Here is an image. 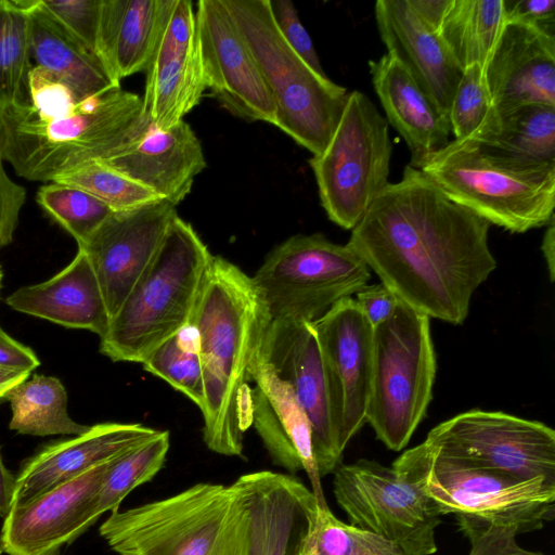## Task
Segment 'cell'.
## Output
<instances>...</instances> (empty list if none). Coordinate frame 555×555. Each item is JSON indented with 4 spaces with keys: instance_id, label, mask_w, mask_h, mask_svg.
Here are the masks:
<instances>
[{
    "instance_id": "8fae6325",
    "label": "cell",
    "mask_w": 555,
    "mask_h": 555,
    "mask_svg": "<svg viewBox=\"0 0 555 555\" xmlns=\"http://www.w3.org/2000/svg\"><path fill=\"white\" fill-rule=\"evenodd\" d=\"M420 444L424 489L441 516L453 514L517 534L553 520L555 482L474 466L439 453L426 440Z\"/></svg>"
},
{
    "instance_id": "5bb4252c",
    "label": "cell",
    "mask_w": 555,
    "mask_h": 555,
    "mask_svg": "<svg viewBox=\"0 0 555 555\" xmlns=\"http://www.w3.org/2000/svg\"><path fill=\"white\" fill-rule=\"evenodd\" d=\"M312 324L326 375L337 446L343 453L366 423L373 326L351 297L337 301Z\"/></svg>"
},
{
    "instance_id": "7402d4cb",
    "label": "cell",
    "mask_w": 555,
    "mask_h": 555,
    "mask_svg": "<svg viewBox=\"0 0 555 555\" xmlns=\"http://www.w3.org/2000/svg\"><path fill=\"white\" fill-rule=\"evenodd\" d=\"M485 74L500 117L530 103L555 106V37L505 22Z\"/></svg>"
},
{
    "instance_id": "e0dca14e",
    "label": "cell",
    "mask_w": 555,
    "mask_h": 555,
    "mask_svg": "<svg viewBox=\"0 0 555 555\" xmlns=\"http://www.w3.org/2000/svg\"><path fill=\"white\" fill-rule=\"evenodd\" d=\"M165 198L113 211L80 246L100 283L111 319L155 258L177 216Z\"/></svg>"
},
{
    "instance_id": "603a6c76",
    "label": "cell",
    "mask_w": 555,
    "mask_h": 555,
    "mask_svg": "<svg viewBox=\"0 0 555 555\" xmlns=\"http://www.w3.org/2000/svg\"><path fill=\"white\" fill-rule=\"evenodd\" d=\"M374 12L387 53L404 66L420 88L449 117L463 69L442 40L408 0H378Z\"/></svg>"
},
{
    "instance_id": "8d00e7d4",
    "label": "cell",
    "mask_w": 555,
    "mask_h": 555,
    "mask_svg": "<svg viewBox=\"0 0 555 555\" xmlns=\"http://www.w3.org/2000/svg\"><path fill=\"white\" fill-rule=\"evenodd\" d=\"M141 364L146 372L167 382L199 409L203 406L204 383L198 343L190 324L155 348Z\"/></svg>"
},
{
    "instance_id": "f546056e",
    "label": "cell",
    "mask_w": 555,
    "mask_h": 555,
    "mask_svg": "<svg viewBox=\"0 0 555 555\" xmlns=\"http://www.w3.org/2000/svg\"><path fill=\"white\" fill-rule=\"evenodd\" d=\"M28 16L34 66L55 74L83 99L120 88L100 60L48 14L39 5V0H30Z\"/></svg>"
},
{
    "instance_id": "5b68a950",
    "label": "cell",
    "mask_w": 555,
    "mask_h": 555,
    "mask_svg": "<svg viewBox=\"0 0 555 555\" xmlns=\"http://www.w3.org/2000/svg\"><path fill=\"white\" fill-rule=\"evenodd\" d=\"M0 109L4 160L18 177L40 182L109 157L149 121L142 98L121 88L82 100L72 113L55 119L37 118L23 105Z\"/></svg>"
},
{
    "instance_id": "681fc988",
    "label": "cell",
    "mask_w": 555,
    "mask_h": 555,
    "mask_svg": "<svg viewBox=\"0 0 555 555\" xmlns=\"http://www.w3.org/2000/svg\"><path fill=\"white\" fill-rule=\"evenodd\" d=\"M546 231L543 235L541 250L546 262L550 281L555 279V218L553 217L546 224Z\"/></svg>"
},
{
    "instance_id": "ab89813d",
    "label": "cell",
    "mask_w": 555,
    "mask_h": 555,
    "mask_svg": "<svg viewBox=\"0 0 555 555\" xmlns=\"http://www.w3.org/2000/svg\"><path fill=\"white\" fill-rule=\"evenodd\" d=\"M83 99L65 80L38 66L28 76L25 109L40 119H55L72 113Z\"/></svg>"
},
{
    "instance_id": "3957f363",
    "label": "cell",
    "mask_w": 555,
    "mask_h": 555,
    "mask_svg": "<svg viewBox=\"0 0 555 555\" xmlns=\"http://www.w3.org/2000/svg\"><path fill=\"white\" fill-rule=\"evenodd\" d=\"M100 534L118 555H254L249 513L234 482H201L118 508Z\"/></svg>"
},
{
    "instance_id": "7a4b0ae2",
    "label": "cell",
    "mask_w": 555,
    "mask_h": 555,
    "mask_svg": "<svg viewBox=\"0 0 555 555\" xmlns=\"http://www.w3.org/2000/svg\"><path fill=\"white\" fill-rule=\"evenodd\" d=\"M271 321L253 276L214 256L190 325L203 373V440L215 453L243 454L244 433L251 424L244 393Z\"/></svg>"
},
{
    "instance_id": "6da1fadb",
    "label": "cell",
    "mask_w": 555,
    "mask_h": 555,
    "mask_svg": "<svg viewBox=\"0 0 555 555\" xmlns=\"http://www.w3.org/2000/svg\"><path fill=\"white\" fill-rule=\"evenodd\" d=\"M490 225L408 165L351 230L347 245L398 299L460 325L474 293L496 268Z\"/></svg>"
},
{
    "instance_id": "d590c367",
    "label": "cell",
    "mask_w": 555,
    "mask_h": 555,
    "mask_svg": "<svg viewBox=\"0 0 555 555\" xmlns=\"http://www.w3.org/2000/svg\"><path fill=\"white\" fill-rule=\"evenodd\" d=\"M493 143L519 156L555 163V106L530 103L507 111Z\"/></svg>"
},
{
    "instance_id": "d6a6232c",
    "label": "cell",
    "mask_w": 555,
    "mask_h": 555,
    "mask_svg": "<svg viewBox=\"0 0 555 555\" xmlns=\"http://www.w3.org/2000/svg\"><path fill=\"white\" fill-rule=\"evenodd\" d=\"M169 446V431L157 430L141 444L115 457L96 494L99 516L118 509L133 489L151 480L163 467Z\"/></svg>"
},
{
    "instance_id": "ba28073f",
    "label": "cell",
    "mask_w": 555,
    "mask_h": 555,
    "mask_svg": "<svg viewBox=\"0 0 555 555\" xmlns=\"http://www.w3.org/2000/svg\"><path fill=\"white\" fill-rule=\"evenodd\" d=\"M333 473L334 496L349 525L391 542L403 555L437 552L436 530L442 520L424 489L420 444L391 466L360 459L340 463Z\"/></svg>"
},
{
    "instance_id": "7dc6e473",
    "label": "cell",
    "mask_w": 555,
    "mask_h": 555,
    "mask_svg": "<svg viewBox=\"0 0 555 555\" xmlns=\"http://www.w3.org/2000/svg\"><path fill=\"white\" fill-rule=\"evenodd\" d=\"M40 365L35 351L9 336L0 327V367L31 372Z\"/></svg>"
},
{
    "instance_id": "83f0119b",
    "label": "cell",
    "mask_w": 555,
    "mask_h": 555,
    "mask_svg": "<svg viewBox=\"0 0 555 555\" xmlns=\"http://www.w3.org/2000/svg\"><path fill=\"white\" fill-rule=\"evenodd\" d=\"M166 0H101L96 55L112 80L146 69Z\"/></svg>"
},
{
    "instance_id": "9c48e42d",
    "label": "cell",
    "mask_w": 555,
    "mask_h": 555,
    "mask_svg": "<svg viewBox=\"0 0 555 555\" xmlns=\"http://www.w3.org/2000/svg\"><path fill=\"white\" fill-rule=\"evenodd\" d=\"M429 325L426 314L399 299L393 315L373 327L365 422L392 451L408 446L433 397L437 366Z\"/></svg>"
},
{
    "instance_id": "8992f818",
    "label": "cell",
    "mask_w": 555,
    "mask_h": 555,
    "mask_svg": "<svg viewBox=\"0 0 555 555\" xmlns=\"http://www.w3.org/2000/svg\"><path fill=\"white\" fill-rule=\"evenodd\" d=\"M207 245L178 215L135 286L100 338V352L114 362L142 363L193 317L211 260Z\"/></svg>"
},
{
    "instance_id": "7bdbcfd3",
    "label": "cell",
    "mask_w": 555,
    "mask_h": 555,
    "mask_svg": "<svg viewBox=\"0 0 555 555\" xmlns=\"http://www.w3.org/2000/svg\"><path fill=\"white\" fill-rule=\"evenodd\" d=\"M270 10L280 34L293 51L315 73H324L312 39L299 20L291 0H269Z\"/></svg>"
},
{
    "instance_id": "52a82bcc",
    "label": "cell",
    "mask_w": 555,
    "mask_h": 555,
    "mask_svg": "<svg viewBox=\"0 0 555 555\" xmlns=\"http://www.w3.org/2000/svg\"><path fill=\"white\" fill-rule=\"evenodd\" d=\"M276 109L275 126L312 155L330 142L349 91L309 67L286 43L269 0H224Z\"/></svg>"
},
{
    "instance_id": "277c9868",
    "label": "cell",
    "mask_w": 555,
    "mask_h": 555,
    "mask_svg": "<svg viewBox=\"0 0 555 555\" xmlns=\"http://www.w3.org/2000/svg\"><path fill=\"white\" fill-rule=\"evenodd\" d=\"M420 170L452 201L512 233L546 225L554 217L555 163L495 143L453 139Z\"/></svg>"
},
{
    "instance_id": "ffe728a7",
    "label": "cell",
    "mask_w": 555,
    "mask_h": 555,
    "mask_svg": "<svg viewBox=\"0 0 555 555\" xmlns=\"http://www.w3.org/2000/svg\"><path fill=\"white\" fill-rule=\"evenodd\" d=\"M250 392L251 423L272 462L295 474L304 470L321 506H327L318 470L310 421L289 385L259 357Z\"/></svg>"
},
{
    "instance_id": "c3c4849f",
    "label": "cell",
    "mask_w": 555,
    "mask_h": 555,
    "mask_svg": "<svg viewBox=\"0 0 555 555\" xmlns=\"http://www.w3.org/2000/svg\"><path fill=\"white\" fill-rule=\"evenodd\" d=\"M15 490L16 476L5 467L0 452V517L3 519L13 506Z\"/></svg>"
},
{
    "instance_id": "f907efd6",
    "label": "cell",
    "mask_w": 555,
    "mask_h": 555,
    "mask_svg": "<svg viewBox=\"0 0 555 555\" xmlns=\"http://www.w3.org/2000/svg\"><path fill=\"white\" fill-rule=\"evenodd\" d=\"M29 374L30 372L0 367V399L7 398L13 388L28 379Z\"/></svg>"
},
{
    "instance_id": "30bf717a",
    "label": "cell",
    "mask_w": 555,
    "mask_h": 555,
    "mask_svg": "<svg viewBox=\"0 0 555 555\" xmlns=\"http://www.w3.org/2000/svg\"><path fill=\"white\" fill-rule=\"evenodd\" d=\"M392 144L389 124L369 96H349L324 151L310 167L328 219L352 230L388 182Z\"/></svg>"
},
{
    "instance_id": "74e56055",
    "label": "cell",
    "mask_w": 555,
    "mask_h": 555,
    "mask_svg": "<svg viewBox=\"0 0 555 555\" xmlns=\"http://www.w3.org/2000/svg\"><path fill=\"white\" fill-rule=\"evenodd\" d=\"M51 182L80 189L113 211L129 210L162 198L101 160H90L72 168L56 176Z\"/></svg>"
},
{
    "instance_id": "60d3db41",
    "label": "cell",
    "mask_w": 555,
    "mask_h": 555,
    "mask_svg": "<svg viewBox=\"0 0 555 555\" xmlns=\"http://www.w3.org/2000/svg\"><path fill=\"white\" fill-rule=\"evenodd\" d=\"M39 5L98 57L101 0H39Z\"/></svg>"
},
{
    "instance_id": "2e32d148",
    "label": "cell",
    "mask_w": 555,
    "mask_h": 555,
    "mask_svg": "<svg viewBox=\"0 0 555 555\" xmlns=\"http://www.w3.org/2000/svg\"><path fill=\"white\" fill-rule=\"evenodd\" d=\"M145 73L142 112L155 127L175 126L199 103L206 87L192 1L166 0Z\"/></svg>"
},
{
    "instance_id": "ac0fdd59",
    "label": "cell",
    "mask_w": 555,
    "mask_h": 555,
    "mask_svg": "<svg viewBox=\"0 0 555 555\" xmlns=\"http://www.w3.org/2000/svg\"><path fill=\"white\" fill-rule=\"evenodd\" d=\"M259 358L286 382L305 410L320 477L340 464L330 392L319 341L312 322L275 319L264 334Z\"/></svg>"
},
{
    "instance_id": "f5cc1de1",
    "label": "cell",
    "mask_w": 555,
    "mask_h": 555,
    "mask_svg": "<svg viewBox=\"0 0 555 555\" xmlns=\"http://www.w3.org/2000/svg\"><path fill=\"white\" fill-rule=\"evenodd\" d=\"M2 278H3V273H2V270H1V267H0V288H1V285H2Z\"/></svg>"
},
{
    "instance_id": "816d5d0a",
    "label": "cell",
    "mask_w": 555,
    "mask_h": 555,
    "mask_svg": "<svg viewBox=\"0 0 555 555\" xmlns=\"http://www.w3.org/2000/svg\"><path fill=\"white\" fill-rule=\"evenodd\" d=\"M301 542H302V541H301ZM295 555H311V554H309L308 552H306V551L301 547V543H300V545H299V547H298V550H297V552H296V554H295Z\"/></svg>"
},
{
    "instance_id": "ee69618b",
    "label": "cell",
    "mask_w": 555,
    "mask_h": 555,
    "mask_svg": "<svg viewBox=\"0 0 555 555\" xmlns=\"http://www.w3.org/2000/svg\"><path fill=\"white\" fill-rule=\"evenodd\" d=\"M4 162V131L0 109V250L12 243L27 197L26 189L7 173Z\"/></svg>"
},
{
    "instance_id": "f1b7e54d",
    "label": "cell",
    "mask_w": 555,
    "mask_h": 555,
    "mask_svg": "<svg viewBox=\"0 0 555 555\" xmlns=\"http://www.w3.org/2000/svg\"><path fill=\"white\" fill-rule=\"evenodd\" d=\"M464 70L485 66L505 25L503 0H408Z\"/></svg>"
},
{
    "instance_id": "db71d44e",
    "label": "cell",
    "mask_w": 555,
    "mask_h": 555,
    "mask_svg": "<svg viewBox=\"0 0 555 555\" xmlns=\"http://www.w3.org/2000/svg\"><path fill=\"white\" fill-rule=\"evenodd\" d=\"M2 552H3V551H2V547H1V544H0V555L2 554Z\"/></svg>"
},
{
    "instance_id": "bcb514c9",
    "label": "cell",
    "mask_w": 555,
    "mask_h": 555,
    "mask_svg": "<svg viewBox=\"0 0 555 555\" xmlns=\"http://www.w3.org/2000/svg\"><path fill=\"white\" fill-rule=\"evenodd\" d=\"M356 302L373 327L388 321L395 313L399 299L383 283L364 285L356 293Z\"/></svg>"
},
{
    "instance_id": "9a60e30c",
    "label": "cell",
    "mask_w": 555,
    "mask_h": 555,
    "mask_svg": "<svg viewBox=\"0 0 555 555\" xmlns=\"http://www.w3.org/2000/svg\"><path fill=\"white\" fill-rule=\"evenodd\" d=\"M195 5L206 89L235 116L275 126L274 102L224 0H201Z\"/></svg>"
},
{
    "instance_id": "7c38bea8",
    "label": "cell",
    "mask_w": 555,
    "mask_h": 555,
    "mask_svg": "<svg viewBox=\"0 0 555 555\" xmlns=\"http://www.w3.org/2000/svg\"><path fill=\"white\" fill-rule=\"evenodd\" d=\"M371 279L369 267L346 244L321 233L296 234L275 246L253 280L272 320L314 322Z\"/></svg>"
},
{
    "instance_id": "4dcf8cb0",
    "label": "cell",
    "mask_w": 555,
    "mask_h": 555,
    "mask_svg": "<svg viewBox=\"0 0 555 555\" xmlns=\"http://www.w3.org/2000/svg\"><path fill=\"white\" fill-rule=\"evenodd\" d=\"M12 418L9 428L22 435L53 436L82 435L90 426L70 418L67 412V392L55 377L35 375L7 396Z\"/></svg>"
},
{
    "instance_id": "d6986e66",
    "label": "cell",
    "mask_w": 555,
    "mask_h": 555,
    "mask_svg": "<svg viewBox=\"0 0 555 555\" xmlns=\"http://www.w3.org/2000/svg\"><path fill=\"white\" fill-rule=\"evenodd\" d=\"M114 459L13 506L0 535L2 551L8 555H55L80 537L100 517L96 494Z\"/></svg>"
},
{
    "instance_id": "44dd1931",
    "label": "cell",
    "mask_w": 555,
    "mask_h": 555,
    "mask_svg": "<svg viewBox=\"0 0 555 555\" xmlns=\"http://www.w3.org/2000/svg\"><path fill=\"white\" fill-rule=\"evenodd\" d=\"M104 164L177 206L206 167L203 147L184 120L168 129L149 121Z\"/></svg>"
},
{
    "instance_id": "b9f144b4",
    "label": "cell",
    "mask_w": 555,
    "mask_h": 555,
    "mask_svg": "<svg viewBox=\"0 0 555 555\" xmlns=\"http://www.w3.org/2000/svg\"><path fill=\"white\" fill-rule=\"evenodd\" d=\"M460 531L469 541L467 555H546L525 548L517 542V533L507 528L457 518Z\"/></svg>"
},
{
    "instance_id": "f6af8a7d",
    "label": "cell",
    "mask_w": 555,
    "mask_h": 555,
    "mask_svg": "<svg viewBox=\"0 0 555 555\" xmlns=\"http://www.w3.org/2000/svg\"><path fill=\"white\" fill-rule=\"evenodd\" d=\"M505 21L521 23L555 37L554 0H503Z\"/></svg>"
},
{
    "instance_id": "836d02e7",
    "label": "cell",
    "mask_w": 555,
    "mask_h": 555,
    "mask_svg": "<svg viewBox=\"0 0 555 555\" xmlns=\"http://www.w3.org/2000/svg\"><path fill=\"white\" fill-rule=\"evenodd\" d=\"M454 140L493 143L501 117L486 79L485 66L473 64L463 70L449 109Z\"/></svg>"
},
{
    "instance_id": "e575fe53",
    "label": "cell",
    "mask_w": 555,
    "mask_h": 555,
    "mask_svg": "<svg viewBox=\"0 0 555 555\" xmlns=\"http://www.w3.org/2000/svg\"><path fill=\"white\" fill-rule=\"evenodd\" d=\"M301 547L311 555H403L391 542L343 522L320 504L310 515Z\"/></svg>"
},
{
    "instance_id": "d4e9b609",
    "label": "cell",
    "mask_w": 555,
    "mask_h": 555,
    "mask_svg": "<svg viewBox=\"0 0 555 555\" xmlns=\"http://www.w3.org/2000/svg\"><path fill=\"white\" fill-rule=\"evenodd\" d=\"M234 485L247 506L254 555H295L317 498L300 480L270 470L238 477Z\"/></svg>"
},
{
    "instance_id": "cb8c5ba5",
    "label": "cell",
    "mask_w": 555,
    "mask_h": 555,
    "mask_svg": "<svg viewBox=\"0 0 555 555\" xmlns=\"http://www.w3.org/2000/svg\"><path fill=\"white\" fill-rule=\"evenodd\" d=\"M156 431L137 423H101L75 438L46 446L23 464L16 476L13 506L128 452Z\"/></svg>"
},
{
    "instance_id": "4fadbf2b",
    "label": "cell",
    "mask_w": 555,
    "mask_h": 555,
    "mask_svg": "<svg viewBox=\"0 0 555 555\" xmlns=\"http://www.w3.org/2000/svg\"><path fill=\"white\" fill-rule=\"evenodd\" d=\"M425 440L474 466L555 482V431L539 421L474 409L440 423Z\"/></svg>"
},
{
    "instance_id": "4316f807",
    "label": "cell",
    "mask_w": 555,
    "mask_h": 555,
    "mask_svg": "<svg viewBox=\"0 0 555 555\" xmlns=\"http://www.w3.org/2000/svg\"><path fill=\"white\" fill-rule=\"evenodd\" d=\"M5 302L14 310L68 328L91 331L101 337L111 315L93 268L78 249L75 258L51 279L21 287Z\"/></svg>"
},
{
    "instance_id": "f35d334b",
    "label": "cell",
    "mask_w": 555,
    "mask_h": 555,
    "mask_svg": "<svg viewBox=\"0 0 555 555\" xmlns=\"http://www.w3.org/2000/svg\"><path fill=\"white\" fill-rule=\"evenodd\" d=\"M37 204L82 245L113 212L91 194L69 185L49 182L38 189Z\"/></svg>"
},
{
    "instance_id": "484cf974",
    "label": "cell",
    "mask_w": 555,
    "mask_h": 555,
    "mask_svg": "<svg viewBox=\"0 0 555 555\" xmlns=\"http://www.w3.org/2000/svg\"><path fill=\"white\" fill-rule=\"evenodd\" d=\"M369 65L386 120L405 141L411 153L409 165L420 169L451 141L449 117L391 54L386 53L377 61H370Z\"/></svg>"
},
{
    "instance_id": "1f68e13d",
    "label": "cell",
    "mask_w": 555,
    "mask_h": 555,
    "mask_svg": "<svg viewBox=\"0 0 555 555\" xmlns=\"http://www.w3.org/2000/svg\"><path fill=\"white\" fill-rule=\"evenodd\" d=\"M30 0H0V107L28 100L33 68L28 9Z\"/></svg>"
}]
</instances>
